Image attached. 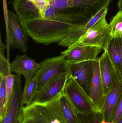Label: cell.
<instances>
[{
  "mask_svg": "<svg viewBox=\"0 0 122 123\" xmlns=\"http://www.w3.org/2000/svg\"><path fill=\"white\" fill-rule=\"evenodd\" d=\"M7 46L1 41V35L0 37V76L6 77L10 68L9 60L4 55V51Z\"/></svg>",
  "mask_w": 122,
  "mask_h": 123,
  "instance_id": "cell-22",
  "label": "cell"
},
{
  "mask_svg": "<svg viewBox=\"0 0 122 123\" xmlns=\"http://www.w3.org/2000/svg\"><path fill=\"white\" fill-rule=\"evenodd\" d=\"M111 0H55L57 16L72 21L76 25L86 24L105 6Z\"/></svg>",
  "mask_w": 122,
  "mask_h": 123,
  "instance_id": "cell-2",
  "label": "cell"
},
{
  "mask_svg": "<svg viewBox=\"0 0 122 123\" xmlns=\"http://www.w3.org/2000/svg\"><path fill=\"white\" fill-rule=\"evenodd\" d=\"M13 4L16 14L22 22L42 17L39 9L30 0H14Z\"/></svg>",
  "mask_w": 122,
  "mask_h": 123,
  "instance_id": "cell-17",
  "label": "cell"
},
{
  "mask_svg": "<svg viewBox=\"0 0 122 123\" xmlns=\"http://www.w3.org/2000/svg\"><path fill=\"white\" fill-rule=\"evenodd\" d=\"M122 94V80H116L105 98L101 112L106 123H111L117 106Z\"/></svg>",
  "mask_w": 122,
  "mask_h": 123,
  "instance_id": "cell-13",
  "label": "cell"
},
{
  "mask_svg": "<svg viewBox=\"0 0 122 123\" xmlns=\"http://www.w3.org/2000/svg\"><path fill=\"white\" fill-rule=\"evenodd\" d=\"M43 17L22 22L28 36L37 44L49 45L64 39L78 26L72 21L57 16L55 0H48Z\"/></svg>",
  "mask_w": 122,
  "mask_h": 123,
  "instance_id": "cell-1",
  "label": "cell"
},
{
  "mask_svg": "<svg viewBox=\"0 0 122 123\" xmlns=\"http://www.w3.org/2000/svg\"><path fill=\"white\" fill-rule=\"evenodd\" d=\"M94 72L91 86L90 97L92 100L96 110L101 111L102 109L105 97L102 81L100 74L99 58L94 61Z\"/></svg>",
  "mask_w": 122,
  "mask_h": 123,
  "instance_id": "cell-16",
  "label": "cell"
},
{
  "mask_svg": "<svg viewBox=\"0 0 122 123\" xmlns=\"http://www.w3.org/2000/svg\"><path fill=\"white\" fill-rule=\"evenodd\" d=\"M71 77L69 74H64L48 82L38 91L33 102H45L58 97L64 92Z\"/></svg>",
  "mask_w": 122,
  "mask_h": 123,
  "instance_id": "cell-11",
  "label": "cell"
},
{
  "mask_svg": "<svg viewBox=\"0 0 122 123\" xmlns=\"http://www.w3.org/2000/svg\"><path fill=\"white\" fill-rule=\"evenodd\" d=\"M117 5L119 11H122V0H118Z\"/></svg>",
  "mask_w": 122,
  "mask_h": 123,
  "instance_id": "cell-29",
  "label": "cell"
},
{
  "mask_svg": "<svg viewBox=\"0 0 122 123\" xmlns=\"http://www.w3.org/2000/svg\"><path fill=\"white\" fill-rule=\"evenodd\" d=\"M59 95L47 102H34L24 107L22 123H69L59 104Z\"/></svg>",
  "mask_w": 122,
  "mask_h": 123,
  "instance_id": "cell-3",
  "label": "cell"
},
{
  "mask_svg": "<svg viewBox=\"0 0 122 123\" xmlns=\"http://www.w3.org/2000/svg\"><path fill=\"white\" fill-rule=\"evenodd\" d=\"M40 64L38 92L50 80L64 74H70L69 63L62 55L46 58Z\"/></svg>",
  "mask_w": 122,
  "mask_h": 123,
  "instance_id": "cell-7",
  "label": "cell"
},
{
  "mask_svg": "<svg viewBox=\"0 0 122 123\" xmlns=\"http://www.w3.org/2000/svg\"><path fill=\"white\" fill-rule=\"evenodd\" d=\"M10 67L11 72L24 77L25 86L29 84L32 77L39 70L40 64L26 55H17L15 60L10 63Z\"/></svg>",
  "mask_w": 122,
  "mask_h": 123,
  "instance_id": "cell-12",
  "label": "cell"
},
{
  "mask_svg": "<svg viewBox=\"0 0 122 123\" xmlns=\"http://www.w3.org/2000/svg\"><path fill=\"white\" fill-rule=\"evenodd\" d=\"M39 9L41 13L42 17L48 4V0H30Z\"/></svg>",
  "mask_w": 122,
  "mask_h": 123,
  "instance_id": "cell-27",
  "label": "cell"
},
{
  "mask_svg": "<svg viewBox=\"0 0 122 123\" xmlns=\"http://www.w3.org/2000/svg\"><path fill=\"white\" fill-rule=\"evenodd\" d=\"M117 123H122V117L121 119H120Z\"/></svg>",
  "mask_w": 122,
  "mask_h": 123,
  "instance_id": "cell-30",
  "label": "cell"
},
{
  "mask_svg": "<svg viewBox=\"0 0 122 123\" xmlns=\"http://www.w3.org/2000/svg\"><path fill=\"white\" fill-rule=\"evenodd\" d=\"M122 117V94L115 110L111 123H117Z\"/></svg>",
  "mask_w": 122,
  "mask_h": 123,
  "instance_id": "cell-26",
  "label": "cell"
},
{
  "mask_svg": "<svg viewBox=\"0 0 122 123\" xmlns=\"http://www.w3.org/2000/svg\"><path fill=\"white\" fill-rule=\"evenodd\" d=\"M94 112H77L79 123H94Z\"/></svg>",
  "mask_w": 122,
  "mask_h": 123,
  "instance_id": "cell-25",
  "label": "cell"
},
{
  "mask_svg": "<svg viewBox=\"0 0 122 123\" xmlns=\"http://www.w3.org/2000/svg\"><path fill=\"white\" fill-rule=\"evenodd\" d=\"M69 68L71 77L90 96L94 72V61L69 63Z\"/></svg>",
  "mask_w": 122,
  "mask_h": 123,
  "instance_id": "cell-9",
  "label": "cell"
},
{
  "mask_svg": "<svg viewBox=\"0 0 122 123\" xmlns=\"http://www.w3.org/2000/svg\"><path fill=\"white\" fill-rule=\"evenodd\" d=\"M107 11L108 7H104L87 23L74 28L64 39L58 43V44L65 47L71 46L96 24L105 13H107Z\"/></svg>",
  "mask_w": 122,
  "mask_h": 123,
  "instance_id": "cell-15",
  "label": "cell"
},
{
  "mask_svg": "<svg viewBox=\"0 0 122 123\" xmlns=\"http://www.w3.org/2000/svg\"><path fill=\"white\" fill-rule=\"evenodd\" d=\"M59 101L64 117L69 123H79L77 112L64 92L59 95Z\"/></svg>",
  "mask_w": 122,
  "mask_h": 123,
  "instance_id": "cell-19",
  "label": "cell"
},
{
  "mask_svg": "<svg viewBox=\"0 0 122 123\" xmlns=\"http://www.w3.org/2000/svg\"><path fill=\"white\" fill-rule=\"evenodd\" d=\"M102 50L98 46L73 44L61 52V55L64 56L68 63H77L97 60Z\"/></svg>",
  "mask_w": 122,
  "mask_h": 123,
  "instance_id": "cell-10",
  "label": "cell"
},
{
  "mask_svg": "<svg viewBox=\"0 0 122 123\" xmlns=\"http://www.w3.org/2000/svg\"><path fill=\"white\" fill-rule=\"evenodd\" d=\"M109 25L112 38L122 40V11H119L112 17Z\"/></svg>",
  "mask_w": 122,
  "mask_h": 123,
  "instance_id": "cell-21",
  "label": "cell"
},
{
  "mask_svg": "<svg viewBox=\"0 0 122 123\" xmlns=\"http://www.w3.org/2000/svg\"><path fill=\"white\" fill-rule=\"evenodd\" d=\"M15 77L13 89L7 103L5 113L0 120V123H22L24 105L21 75L16 74Z\"/></svg>",
  "mask_w": 122,
  "mask_h": 123,
  "instance_id": "cell-6",
  "label": "cell"
},
{
  "mask_svg": "<svg viewBox=\"0 0 122 123\" xmlns=\"http://www.w3.org/2000/svg\"><path fill=\"white\" fill-rule=\"evenodd\" d=\"M107 14L105 13L96 24L72 45L98 46L106 51L112 39L109 24L106 20Z\"/></svg>",
  "mask_w": 122,
  "mask_h": 123,
  "instance_id": "cell-5",
  "label": "cell"
},
{
  "mask_svg": "<svg viewBox=\"0 0 122 123\" xmlns=\"http://www.w3.org/2000/svg\"><path fill=\"white\" fill-rule=\"evenodd\" d=\"M15 74H12L10 68L8 74L5 77V87L7 103L13 89L15 82Z\"/></svg>",
  "mask_w": 122,
  "mask_h": 123,
  "instance_id": "cell-24",
  "label": "cell"
},
{
  "mask_svg": "<svg viewBox=\"0 0 122 123\" xmlns=\"http://www.w3.org/2000/svg\"><path fill=\"white\" fill-rule=\"evenodd\" d=\"M39 71H38L32 78L30 82L24 86L23 92V102L26 106H28L33 102L34 98L38 92Z\"/></svg>",
  "mask_w": 122,
  "mask_h": 123,
  "instance_id": "cell-20",
  "label": "cell"
},
{
  "mask_svg": "<svg viewBox=\"0 0 122 123\" xmlns=\"http://www.w3.org/2000/svg\"><path fill=\"white\" fill-rule=\"evenodd\" d=\"M94 123H106L104 121L101 111H95L94 112Z\"/></svg>",
  "mask_w": 122,
  "mask_h": 123,
  "instance_id": "cell-28",
  "label": "cell"
},
{
  "mask_svg": "<svg viewBox=\"0 0 122 123\" xmlns=\"http://www.w3.org/2000/svg\"><path fill=\"white\" fill-rule=\"evenodd\" d=\"M107 51L118 78L122 80V40L112 38Z\"/></svg>",
  "mask_w": 122,
  "mask_h": 123,
  "instance_id": "cell-18",
  "label": "cell"
},
{
  "mask_svg": "<svg viewBox=\"0 0 122 123\" xmlns=\"http://www.w3.org/2000/svg\"><path fill=\"white\" fill-rule=\"evenodd\" d=\"M0 120L4 116L7 107V100L5 87V77L0 76Z\"/></svg>",
  "mask_w": 122,
  "mask_h": 123,
  "instance_id": "cell-23",
  "label": "cell"
},
{
  "mask_svg": "<svg viewBox=\"0 0 122 123\" xmlns=\"http://www.w3.org/2000/svg\"><path fill=\"white\" fill-rule=\"evenodd\" d=\"M64 92L77 112L97 111L90 96L72 77L67 81Z\"/></svg>",
  "mask_w": 122,
  "mask_h": 123,
  "instance_id": "cell-8",
  "label": "cell"
},
{
  "mask_svg": "<svg viewBox=\"0 0 122 123\" xmlns=\"http://www.w3.org/2000/svg\"><path fill=\"white\" fill-rule=\"evenodd\" d=\"M7 35L8 58L9 59V48L18 49L22 52H27L28 35L22 24L21 19L12 11H8L5 16Z\"/></svg>",
  "mask_w": 122,
  "mask_h": 123,
  "instance_id": "cell-4",
  "label": "cell"
},
{
  "mask_svg": "<svg viewBox=\"0 0 122 123\" xmlns=\"http://www.w3.org/2000/svg\"><path fill=\"white\" fill-rule=\"evenodd\" d=\"M100 74L105 97L108 94L116 80L118 78L107 51H104L99 58Z\"/></svg>",
  "mask_w": 122,
  "mask_h": 123,
  "instance_id": "cell-14",
  "label": "cell"
}]
</instances>
